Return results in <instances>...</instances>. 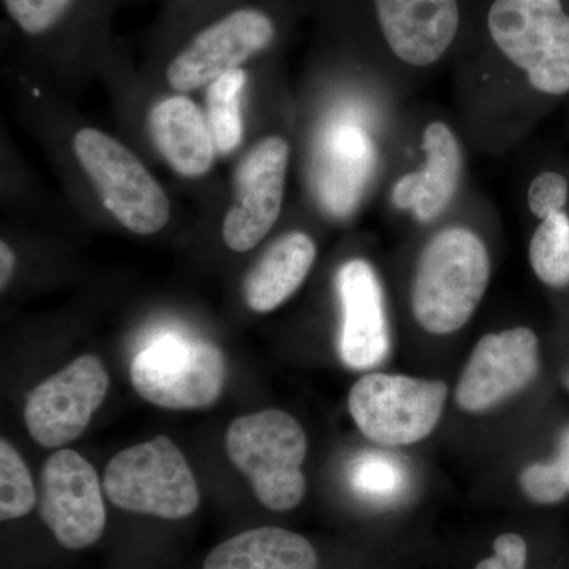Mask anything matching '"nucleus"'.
Listing matches in <instances>:
<instances>
[{"label":"nucleus","mask_w":569,"mask_h":569,"mask_svg":"<svg viewBox=\"0 0 569 569\" xmlns=\"http://www.w3.org/2000/svg\"><path fill=\"white\" fill-rule=\"evenodd\" d=\"M490 260L479 236L447 228L430 239L419 257L411 310L430 335H451L467 325L488 290Z\"/></svg>","instance_id":"f257e3e1"},{"label":"nucleus","mask_w":569,"mask_h":569,"mask_svg":"<svg viewBox=\"0 0 569 569\" xmlns=\"http://www.w3.org/2000/svg\"><path fill=\"white\" fill-rule=\"evenodd\" d=\"M228 456L252 485L254 496L272 511L301 503L307 482L305 429L291 415L263 410L234 419L228 427Z\"/></svg>","instance_id":"f03ea898"},{"label":"nucleus","mask_w":569,"mask_h":569,"mask_svg":"<svg viewBox=\"0 0 569 569\" xmlns=\"http://www.w3.org/2000/svg\"><path fill=\"white\" fill-rule=\"evenodd\" d=\"M103 490L114 507L162 519L189 518L200 505L192 468L164 436L116 455L104 470Z\"/></svg>","instance_id":"7ed1b4c3"},{"label":"nucleus","mask_w":569,"mask_h":569,"mask_svg":"<svg viewBox=\"0 0 569 569\" xmlns=\"http://www.w3.org/2000/svg\"><path fill=\"white\" fill-rule=\"evenodd\" d=\"M488 24L497 47L527 71L535 89L569 92V17L560 0H496Z\"/></svg>","instance_id":"20e7f679"},{"label":"nucleus","mask_w":569,"mask_h":569,"mask_svg":"<svg viewBox=\"0 0 569 569\" xmlns=\"http://www.w3.org/2000/svg\"><path fill=\"white\" fill-rule=\"evenodd\" d=\"M222 351L204 340L163 335L134 356L130 378L138 395L168 410L213 406L224 385Z\"/></svg>","instance_id":"39448f33"},{"label":"nucleus","mask_w":569,"mask_h":569,"mask_svg":"<svg viewBox=\"0 0 569 569\" xmlns=\"http://www.w3.org/2000/svg\"><path fill=\"white\" fill-rule=\"evenodd\" d=\"M73 149L108 212L127 230L153 234L170 220V201L126 146L96 129L74 134Z\"/></svg>","instance_id":"423d86ee"},{"label":"nucleus","mask_w":569,"mask_h":569,"mask_svg":"<svg viewBox=\"0 0 569 569\" xmlns=\"http://www.w3.org/2000/svg\"><path fill=\"white\" fill-rule=\"evenodd\" d=\"M447 396L443 381L369 373L351 388L348 410L369 440L406 447L433 432Z\"/></svg>","instance_id":"0eeeda50"},{"label":"nucleus","mask_w":569,"mask_h":569,"mask_svg":"<svg viewBox=\"0 0 569 569\" xmlns=\"http://www.w3.org/2000/svg\"><path fill=\"white\" fill-rule=\"evenodd\" d=\"M108 388L110 377L102 361L93 355L80 356L29 392L24 410L29 433L40 447H66L88 429Z\"/></svg>","instance_id":"6e6552de"},{"label":"nucleus","mask_w":569,"mask_h":569,"mask_svg":"<svg viewBox=\"0 0 569 569\" xmlns=\"http://www.w3.org/2000/svg\"><path fill=\"white\" fill-rule=\"evenodd\" d=\"M40 515L67 549L96 545L107 526V509L96 468L80 452L61 449L41 471Z\"/></svg>","instance_id":"1a4fd4ad"},{"label":"nucleus","mask_w":569,"mask_h":569,"mask_svg":"<svg viewBox=\"0 0 569 569\" xmlns=\"http://www.w3.org/2000/svg\"><path fill=\"white\" fill-rule=\"evenodd\" d=\"M290 148L280 137L253 146L239 164L234 201L223 220V241L234 252L253 249L282 211Z\"/></svg>","instance_id":"9d476101"},{"label":"nucleus","mask_w":569,"mask_h":569,"mask_svg":"<svg viewBox=\"0 0 569 569\" xmlns=\"http://www.w3.org/2000/svg\"><path fill=\"white\" fill-rule=\"evenodd\" d=\"M274 33L263 11L236 10L194 36L168 66L167 80L176 91L204 88L268 48Z\"/></svg>","instance_id":"9b49d317"},{"label":"nucleus","mask_w":569,"mask_h":569,"mask_svg":"<svg viewBox=\"0 0 569 569\" xmlns=\"http://www.w3.org/2000/svg\"><path fill=\"white\" fill-rule=\"evenodd\" d=\"M538 367V339L531 329L485 336L463 369L456 402L468 413L489 410L529 387Z\"/></svg>","instance_id":"f8f14e48"},{"label":"nucleus","mask_w":569,"mask_h":569,"mask_svg":"<svg viewBox=\"0 0 569 569\" xmlns=\"http://www.w3.org/2000/svg\"><path fill=\"white\" fill-rule=\"evenodd\" d=\"M336 283L343 312L340 358L353 370L380 365L388 355L389 335L376 271L365 260H351L339 269Z\"/></svg>","instance_id":"ddd939ff"},{"label":"nucleus","mask_w":569,"mask_h":569,"mask_svg":"<svg viewBox=\"0 0 569 569\" xmlns=\"http://www.w3.org/2000/svg\"><path fill=\"white\" fill-rule=\"evenodd\" d=\"M381 32L400 61L437 62L459 31L458 0H376Z\"/></svg>","instance_id":"4468645a"},{"label":"nucleus","mask_w":569,"mask_h":569,"mask_svg":"<svg viewBox=\"0 0 569 569\" xmlns=\"http://www.w3.org/2000/svg\"><path fill=\"white\" fill-rule=\"evenodd\" d=\"M426 167L399 179L392 201L399 209H413L421 222L437 219L451 203L462 174L458 138L443 122H432L422 138Z\"/></svg>","instance_id":"2eb2a0df"},{"label":"nucleus","mask_w":569,"mask_h":569,"mask_svg":"<svg viewBox=\"0 0 569 569\" xmlns=\"http://www.w3.org/2000/svg\"><path fill=\"white\" fill-rule=\"evenodd\" d=\"M153 144L183 178L208 173L216 159V144L208 119L183 96L168 97L153 104L148 118Z\"/></svg>","instance_id":"dca6fc26"},{"label":"nucleus","mask_w":569,"mask_h":569,"mask_svg":"<svg viewBox=\"0 0 569 569\" xmlns=\"http://www.w3.org/2000/svg\"><path fill=\"white\" fill-rule=\"evenodd\" d=\"M317 258L313 239L301 231L280 236L250 269L244 299L253 312H272L305 282Z\"/></svg>","instance_id":"f3484780"},{"label":"nucleus","mask_w":569,"mask_h":569,"mask_svg":"<svg viewBox=\"0 0 569 569\" xmlns=\"http://www.w3.org/2000/svg\"><path fill=\"white\" fill-rule=\"evenodd\" d=\"M316 549L295 531L261 527L227 539L209 553L203 569H316Z\"/></svg>","instance_id":"a211bd4d"},{"label":"nucleus","mask_w":569,"mask_h":569,"mask_svg":"<svg viewBox=\"0 0 569 569\" xmlns=\"http://www.w3.org/2000/svg\"><path fill=\"white\" fill-rule=\"evenodd\" d=\"M247 82L246 70L228 71L208 86L206 119L211 129L217 152L228 156L238 149L244 137L241 100Z\"/></svg>","instance_id":"6ab92c4d"},{"label":"nucleus","mask_w":569,"mask_h":569,"mask_svg":"<svg viewBox=\"0 0 569 569\" xmlns=\"http://www.w3.org/2000/svg\"><path fill=\"white\" fill-rule=\"evenodd\" d=\"M535 274L549 287L569 284V219L563 212L542 220L530 242Z\"/></svg>","instance_id":"aec40b11"},{"label":"nucleus","mask_w":569,"mask_h":569,"mask_svg":"<svg viewBox=\"0 0 569 569\" xmlns=\"http://www.w3.org/2000/svg\"><path fill=\"white\" fill-rule=\"evenodd\" d=\"M37 503V492L29 468L9 441H0V519L29 515Z\"/></svg>","instance_id":"412c9836"},{"label":"nucleus","mask_w":569,"mask_h":569,"mask_svg":"<svg viewBox=\"0 0 569 569\" xmlns=\"http://www.w3.org/2000/svg\"><path fill=\"white\" fill-rule=\"evenodd\" d=\"M355 488L366 496L387 497L402 485V471L381 455H370L358 460L353 475Z\"/></svg>","instance_id":"4be33fe9"},{"label":"nucleus","mask_w":569,"mask_h":569,"mask_svg":"<svg viewBox=\"0 0 569 569\" xmlns=\"http://www.w3.org/2000/svg\"><path fill=\"white\" fill-rule=\"evenodd\" d=\"M71 0H3L14 22L37 36L51 29L69 9Z\"/></svg>","instance_id":"5701e85b"},{"label":"nucleus","mask_w":569,"mask_h":569,"mask_svg":"<svg viewBox=\"0 0 569 569\" xmlns=\"http://www.w3.org/2000/svg\"><path fill=\"white\" fill-rule=\"evenodd\" d=\"M520 485L531 500L541 505L557 503L569 493L567 482L553 460L526 468L520 478Z\"/></svg>","instance_id":"b1692460"},{"label":"nucleus","mask_w":569,"mask_h":569,"mask_svg":"<svg viewBox=\"0 0 569 569\" xmlns=\"http://www.w3.org/2000/svg\"><path fill=\"white\" fill-rule=\"evenodd\" d=\"M568 200V182L563 176L546 171L537 176L529 189V208L539 219L561 212Z\"/></svg>","instance_id":"393cba45"},{"label":"nucleus","mask_w":569,"mask_h":569,"mask_svg":"<svg viewBox=\"0 0 569 569\" xmlns=\"http://www.w3.org/2000/svg\"><path fill=\"white\" fill-rule=\"evenodd\" d=\"M493 557L479 561L475 569H526L527 542L516 533L500 535L493 541Z\"/></svg>","instance_id":"a878e982"},{"label":"nucleus","mask_w":569,"mask_h":569,"mask_svg":"<svg viewBox=\"0 0 569 569\" xmlns=\"http://www.w3.org/2000/svg\"><path fill=\"white\" fill-rule=\"evenodd\" d=\"M14 269V253L6 241L0 242V287L6 288Z\"/></svg>","instance_id":"bb28decb"},{"label":"nucleus","mask_w":569,"mask_h":569,"mask_svg":"<svg viewBox=\"0 0 569 569\" xmlns=\"http://www.w3.org/2000/svg\"><path fill=\"white\" fill-rule=\"evenodd\" d=\"M553 462L559 467L561 477H563L569 489V429L565 430L563 436H561L559 456Z\"/></svg>","instance_id":"cd10ccee"}]
</instances>
